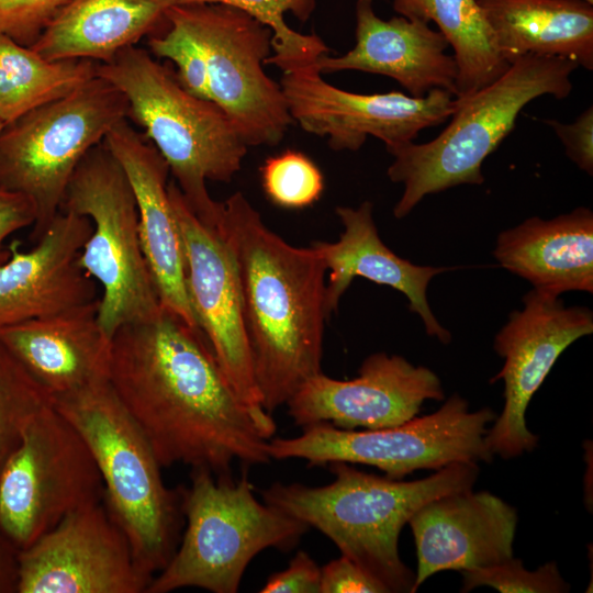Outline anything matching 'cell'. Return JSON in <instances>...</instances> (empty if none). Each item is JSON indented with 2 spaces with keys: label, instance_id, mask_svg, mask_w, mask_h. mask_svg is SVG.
Wrapping results in <instances>:
<instances>
[{
  "label": "cell",
  "instance_id": "obj_1",
  "mask_svg": "<svg viewBox=\"0 0 593 593\" xmlns=\"http://www.w3.org/2000/svg\"><path fill=\"white\" fill-rule=\"evenodd\" d=\"M108 381L161 467L182 463L228 475L235 461L271 460L275 421L243 402L203 333L161 306L115 331Z\"/></svg>",
  "mask_w": 593,
  "mask_h": 593
},
{
  "label": "cell",
  "instance_id": "obj_2",
  "mask_svg": "<svg viewBox=\"0 0 593 593\" xmlns=\"http://www.w3.org/2000/svg\"><path fill=\"white\" fill-rule=\"evenodd\" d=\"M220 222L237 266L261 405L271 414L322 372L326 267L312 246H292L268 228L242 192L222 202Z\"/></svg>",
  "mask_w": 593,
  "mask_h": 593
},
{
  "label": "cell",
  "instance_id": "obj_3",
  "mask_svg": "<svg viewBox=\"0 0 593 593\" xmlns=\"http://www.w3.org/2000/svg\"><path fill=\"white\" fill-rule=\"evenodd\" d=\"M328 466L335 477L331 483L277 482L261 491L264 502L320 530L389 592H414L415 574L399 553L400 533L427 502L472 489L478 463H452L413 481L379 477L343 461Z\"/></svg>",
  "mask_w": 593,
  "mask_h": 593
},
{
  "label": "cell",
  "instance_id": "obj_4",
  "mask_svg": "<svg viewBox=\"0 0 593 593\" xmlns=\"http://www.w3.org/2000/svg\"><path fill=\"white\" fill-rule=\"evenodd\" d=\"M97 75L123 92L128 118L166 160L194 214L217 225L222 202L211 198L206 181L230 182L248 148L230 118L214 102L189 93L175 71L143 48L131 46L99 63Z\"/></svg>",
  "mask_w": 593,
  "mask_h": 593
},
{
  "label": "cell",
  "instance_id": "obj_5",
  "mask_svg": "<svg viewBox=\"0 0 593 593\" xmlns=\"http://www.w3.org/2000/svg\"><path fill=\"white\" fill-rule=\"evenodd\" d=\"M579 66L556 56L524 55L492 82L456 98L448 126L433 141L388 150L387 175L404 186L393 215L405 217L426 195L460 184H482V165L510 134L522 109L540 96L567 98Z\"/></svg>",
  "mask_w": 593,
  "mask_h": 593
},
{
  "label": "cell",
  "instance_id": "obj_6",
  "mask_svg": "<svg viewBox=\"0 0 593 593\" xmlns=\"http://www.w3.org/2000/svg\"><path fill=\"white\" fill-rule=\"evenodd\" d=\"M88 445L100 471L104 503L126 535L139 569L154 578L178 547L183 517L149 443L109 381L52 401Z\"/></svg>",
  "mask_w": 593,
  "mask_h": 593
},
{
  "label": "cell",
  "instance_id": "obj_7",
  "mask_svg": "<svg viewBox=\"0 0 593 593\" xmlns=\"http://www.w3.org/2000/svg\"><path fill=\"white\" fill-rule=\"evenodd\" d=\"M187 525L168 563L146 593L199 588L236 593L250 561L262 550L292 549L309 526L257 500L246 473L238 480L192 469L189 486L179 489Z\"/></svg>",
  "mask_w": 593,
  "mask_h": 593
},
{
  "label": "cell",
  "instance_id": "obj_8",
  "mask_svg": "<svg viewBox=\"0 0 593 593\" xmlns=\"http://www.w3.org/2000/svg\"><path fill=\"white\" fill-rule=\"evenodd\" d=\"M128 118V102L96 76L77 90L4 124L0 132V188L25 195L35 209L31 240L59 213L83 157Z\"/></svg>",
  "mask_w": 593,
  "mask_h": 593
},
{
  "label": "cell",
  "instance_id": "obj_9",
  "mask_svg": "<svg viewBox=\"0 0 593 593\" xmlns=\"http://www.w3.org/2000/svg\"><path fill=\"white\" fill-rule=\"evenodd\" d=\"M60 210L92 224L79 265L102 289L98 322L104 334L111 339L122 325L156 314L160 302L141 244L136 201L103 142L78 165Z\"/></svg>",
  "mask_w": 593,
  "mask_h": 593
},
{
  "label": "cell",
  "instance_id": "obj_10",
  "mask_svg": "<svg viewBox=\"0 0 593 593\" xmlns=\"http://www.w3.org/2000/svg\"><path fill=\"white\" fill-rule=\"evenodd\" d=\"M496 413L452 394L437 411L396 426L379 429H343L329 423L303 427L301 435L268 440L271 459H303L309 466L343 461L372 466L391 479L416 470H439L457 462H491L485 443Z\"/></svg>",
  "mask_w": 593,
  "mask_h": 593
},
{
  "label": "cell",
  "instance_id": "obj_11",
  "mask_svg": "<svg viewBox=\"0 0 593 593\" xmlns=\"http://www.w3.org/2000/svg\"><path fill=\"white\" fill-rule=\"evenodd\" d=\"M103 499L85 439L53 403L46 405L0 471V528L21 550L68 514Z\"/></svg>",
  "mask_w": 593,
  "mask_h": 593
},
{
  "label": "cell",
  "instance_id": "obj_12",
  "mask_svg": "<svg viewBox=\"0 0 593 593\" xmlns=\"http://www.w3.org/2000/svg\"><path fill=\"white\" fill-rule=\"evenodd\" d=\"M168 12L194 36L206 65L210 101L247 146H276L293 120L280 83L264 70L272 32L251 14L220 3L174 4Z\"/></svg>",
  "mask_w": 593,
  "mask_h": 593
},
{
  "label": "cell",
  "instance_id": "obj_13",
  "mask_svg": "<svg viewBox=\"0 0 593 593\" xmlns=\"http://www.w3.org/2000/svg\"><path fill=\"white\" fill-rule=\"evenodd\" d=\"M495 335L493 348L504 359L491 380L504 382V407L488 429L492 455L511 459L532 451L538 436L526 425L528 404L559 356L575 340L593 333V313L586 306H566L560 296L535 289L523 296Z\"/></svg>",
  "mask_w": 593,
  "mask_h": 593
},
{
  "label": "cell",
  "instance_id": "obj_14",
  "mask_svg": "<svg viewBox=\"0 0 593 593\" xmlns=\"http://www.w3.org/2000/svg\"><path fill=\"white\" fill-rule=\"evenodd\" d=\"M280 86L293 121L307 133L327 137L335 150H358L368 136L387 150L412 143L427 127L446 122L456 98L443 89L424 97L399 91L360 94L326 82L316 64L283 71Z\"/></svg>",
  "mask_w": 593,
  "mask_h": 593
},
{
  "label": "cell",
  "instance_id": "obj_15",
  "mask_svg": "<svg viewBox=\"0 0 593 593\" xmlns=\"http://www.w3.org/2000/svg\"><path fill=\"white\" fill-rule=\"evenodd\" d=\"M168 193L182 242L187 291L199 328L243 402L259 418L273 421L261 405L244 323L237 266L221 222L217 225L202 222L175 181L168 183Z\"/></svg>",
  "mask_w": 593,
  "mask_h": 593
},
{
  "label": "cell",
  "instance_id": "obj_16",
  "mask_svg": "<svg viewBox=\"0 0 593 593\" xmlns=\"http://www.w3.org/2000/svg\"><path fill=\"white\" fill-rule=\"evenodd\" d=\"M150 581L104 499L19 551L16 593H146Z\"/></svg>",
  "mask_w": 593,
  "mask_h": 593
},
{
  "label": "cell",
  "instance_id": "obj_17",
  "mask_svg": "<svg viewBox=\"0 0 593 593\" xmlns=\"http://www.w3.org/2000/svg\"><path fill=\"white\" fill-rule=\"evenodd\" d=\"M439 377L404 357L374 353L361 363L358 376L337 380L320 372L287 401L295 425L329 423L343 429H379L414 418L426 400L443 401Z\"/></svg>",
  "mask_w": 593,
  "mask_h": 593
},
{
  "label": "cell",
  "instance_id": "obj_18",
  "mask_svg": "<svg viewBox=\"0 0 593 593\" xmlns=\"http://www.w3.org/2000/svg\"><path fill=\"white\" fill-rule=\"evenodd\" d=\"M92 231L86 216L60 210L30 250L18 240L0 265V328L59 313L97 299V282L79 255Z\"/></svg>",
  "mask_w": 593,
  "mask_h": 593
},
{
  "label": "cell",
  "instance_id": "obj_19",
  "mask_svg": "<svg viewBox=\"0 0 593 593\" xmlns=\"http://www.w3.org/2000/svg\"><path fill=\"white\" fill-rule=\"evenodd\" d=\"M517 522L516 510L488 491L463 490L424 504L407 523L417 556L414 592L435 573L512 558Z\"/></svg>",
  "mask_w": 593,
  "mask_h": 593
},
{
  "label": "cell",
  "instance_id": "obj_20",
  "mask_svg": "<svg viewBox=\"0 0 593 593\" xmlns=\"http://www.w3.org/2000/svg\"><path fill=\"white\" fill-rule=\"evenodd\" d=\"M103 143L131 184L141 244L160 306L200 329L187 291L184 254L168 193L166 160L127 119L114 125Z\"/></svg>",
  "mask_w": 593,
  "mask_h": 593
},
{
  "label": "cell",
  "instance_id": "obj_21",
  "mask_svg": "<svg viewBox=\"0 0 593 593\" xmlns=\"http://www.w3.org/2000/svg\"><path fill=\"white\" fill-rule=\"evenodd\" d=\"M441 32L418 19L379 18L372 0L356 2V45L342 56L317 58L321 74L360 70L390 77L412 97L443 89L456 97L458 67Z\"/></svg>",
  "mask_w": 593,
  "mask_h": 593
},
{
  "label": "cell",
  "instance_id": "obj_22",
  "mask_svg": "<svg viewBox=\"0 0 593 593\" xmlns=\"http://www.w3.org/2000/svg\"><path fill=\"white\" fill-rule=\"evenodd\" d=\"M98 304L0 328V342L52 401L108 381L111 339L98 322Z\"/></svg>",
  "mask_w": 593,
  "mask_h": 593
},
{
  "label": "cell",
  "instance_id": "obj_23",
  "mask_svg": "<svg viewBox=\"0 0 593 593\" xmlns=\"http://www.w3.org/2000/svg\"><path fill=\"white\" fill-rule=\"evenodd\" d=\"M336 214L344 226L338 240L311 245L328 272L325 286L327 316L337 310L353 280L361 277L402 292L409 300L410 310L423 321L427 335L443 344L450 343V332L435 317L426 296L430 280L447 268L418 266L393 253L379 236L370 201H363L357 208L337 206Z\"/></svg>",
  "mask_w": 593,
  "mask_h": 593
},
{
  "label": "cell",
  "instance_id": "obj_24",
  "mask_svg": "<svg viewBox=\"0 0 593 593\" xmlns=\"http://www.w3.org/2000/svg\"><path fill=\"white\" fill-rule=\"evenodd\" d=\"M493 255L506 270L553 296L593 292V213L588 208L539 216L499 234Z\"/></svg>",
  "mask_w": 593,
  "mask_h": 593
},
{
  "label": "cell",
  "instance_id": "obj_25",
  "mask_svg": "<svg viewBox=\"0 0 593 593\" xmlns=\"http://www.w3.org/2000/svg\"><path fill=\"white\" fill-rule=\"evenodd\" d=\"M176 0H67L31 46L48 60L111 61L165 21Z\"/></svg>",
  "mask_w": 593,
  "mask_h": 593
},
{
  "label": "cell",
  "instance_id": "obj_26",
  "mask_svg": "<svg viewBox=\"0 0 593 593\" xmlns=\"http://www.w3.org/2000/svg\"><path fill=\"white\" fill-rule=\"evenodd\" d=\"M503 58L556 56L593 69V4L585 0H478Z\"/></svg>",
  "mask_w": 593,
  "mask_h": 593
},
{
  "label": "cell",
  "instance_id": "obj_27",
  "mask_svg": "<svg viewBox=\"0 0 593 593\" xmlns=\"http://www.w3.org/2000/svg\"><path fill=\"white\" fill-rule=\"evenodd\" d=\"M393 9L409 19L434 22L444 34L458 67L456 98L475 92L510 66L478 0H393Z\"/></svg>",
  "mask_w": 593,
  "mask_h": 593
},
{
  "label": "cell",
  "instance_id": "obj_28",
  "mask_svg": "<svg viewBox=\"0 0 593 593\" xmlns=\"http://www.w3.org/2000/svg\"><path fill=\"white\" fill-rule=\"evenodd\" d=\"M90 59L48 60L0 33V120L7 124L97 76Z\"/></svg>",
  "mask_w": 593,
  "mask_h": 593
},
{
  "label": "cell",
  "instance_id": "obj_29",
  "mask_svg": "<svg viewBox=\"0 0 593 593\" xmlns=\"http://www.w3.org/2000/svg\"><path fill=\"white\" fill-rule=\"evenodd\" d=\"M220 3L238 8L255 16L272 32V52L265 65H275L283 71L316 63L329 48L315 34H302L286 22L291 13L305 21L312 13L314 0H176V4Z\"/></svg>",
  "mask_w": 593,
  "mask_h": 593
},
{
  "label": "cell",
  "instance_id": "obj_30",
  "mask_svg": "<svg viewBox=\"0 0 593 593\" xmlns=\"http://www.w3.org/2000/svg\"><path fill=\"white\" fill-rule=\"evenodd\" d=\"M48 394L0 342V471Z\"/></svg>",
  "mask_w": 593,
  "mask_h": 593
},
{
  "label": "cell",
  "instance_id": "obj_31",
  "mask_svg": "<svg viewBox=\"0 0 593 593\" xmlns=\"http://www.w3.org/2000/svg\"><path fill=\"white\" fill-rule=\"evenodd\" d=\"M260 175L267 198L283 209L310 206L324 191V177L320 168L298 150L287 149L267 158L260 167Z\"/></svg>",
  "mask_w": 593,
  "mask_h": 593
},
{
  "label": "cell",
  "instance_id": "obj_32",
  "mask_svg": "<svg viewBox=\"0 0 593 593\" xmlns=\"http://www.w3.org/2000/svg\"><path fill=\"white\" fill-rule=\"evenodd\" d=\"M461 592L479 586H490L501 593H566L570 585L561 577L557 563L550 561L536 570L524 568L521 559L513 557L502 562L462 571Z\"/></svg>",
  "mask_w": 593,
  "mask_h": 593
},
{
  "label": "cell",
  "instance_id": "obj_33",
  "mask_svg": "<svg viewBox=\"0 0 593 593\" xmlns=\"http://www.w3.org/2000/svg\"><path fill=\"white\" fill-rule=\"evenodd\" d=\"M166 32L152 35L150 53L177 66V79L191 94L210 101L205 59L200 45L190 31L167 10Z\"/></svg>",
  "mask_w": 593,
  "mask_h": 593
},
{
  "label": "cell",
  "instance_id": "obj_34",
  "mask_svg": "<svg viewBox=\"0 0 593 593\" xmlns=\"http://www.w3.org/2000/svg\"><path fill=\"white\" fill-rule=\"evenodd\" d=\"M67 0H0V33L31 47Z\"/></svg>",
  "mask_w": 593,
  "mask_h": 593
},
{
  "label": "cell",
  "instance_id": "obj_35",
  "mask_svg": "<svg viewBox=\"0 0 593 593\" xmlns=\"http://www.w3.org/2000/svg\"><path fill=\"white\" fill-rule=\"evenodd\" d=\"M321 571V593H390L382 582L344 555Z\"/></svg>",
  "mask_w": 593,
  "mask_h": 593
},
{
  "label": "cell",
  "instance_id": "obj_36",
  "mask_svg": "<svg viewBox=\"0 0 593 593\" xmlns=\"http://www.w3.org/2000/svg\"><path fill=\"white\" fill-rule=\"evenodd\" d=\"M557 134L566 155L583 171L593 174V108L589 107L573 123L545 121Z\"/></svg>",
  "mask_w": 593,
  "mask_h": 593
},
{
  "label": "cell",
  "instance_id": "obj_37",
  "mask_svg": "<svg viewBox=\"0 0 593 593\" xmlns=\"http://www.w3.org/2000/svg\"><path fill=\"white\" fill-rule=\"evenodd\" d=\"M321 568L305 551H299L289 566L271 574L261 593H321Z\"/></svg>",
  "mask_w": 593,
  "mask_h": 593
},
{
  "label": "cell",
  "instance_id": "obj_38",
  "mask_svg": "<svg viewBox=\"0 0 593 593\" xmlns=\"http://www.w3.org/2000/svg\"><path fill=\"white\" fill-rule=\"evenodd\" d=\"M35 209L23 194L0 188V265L10 253L4 240L13 233L35 222Z\"/></svg>",
  "mask_w": 593,
  "mask_h": 593
},
{
  "label": "cell",
  "instance_id": "obj_39",
  "mask_svg": "<svg viewBox=\"0 0 593 593\" xmlns=\"http://www.w3.org/2000/svg\"><path fill=\"white\" fill-rule=\"evenodd\" d=\"M19 551L0 528V593H16Z\"/></svg>",
  "mask_w": 593,
  "mask_h": 593
},
{
  "label": "cell",
  "instance_id": "obj_40",
  "mask_svg": "<svg viewBox=\"0 0 593 593\" xmlns=\"http://www.w3.org/2000/svg\"><path fill=\"white\" fill-rule=\"evenodd\" d=\"M3 126H4V123L0 120V132H1Z\"/></svg>",
  "mask_w": 593,
  "mask_h": 593
},
{
  "label": "cell",
  "instance_id": "obj_41",
  "mask_svg": "<svg viewBox=\"0 0 593 593\" xmlns=\"http://www.w3.org/2000/svg\"><path fill=\"white\" fill-rule=\"evenodd\" d=\"M586 2L593 4V0H585Z\"/></svg>",
  "mask_w": 593,
  "mask_h": 593
}]
</instances>
